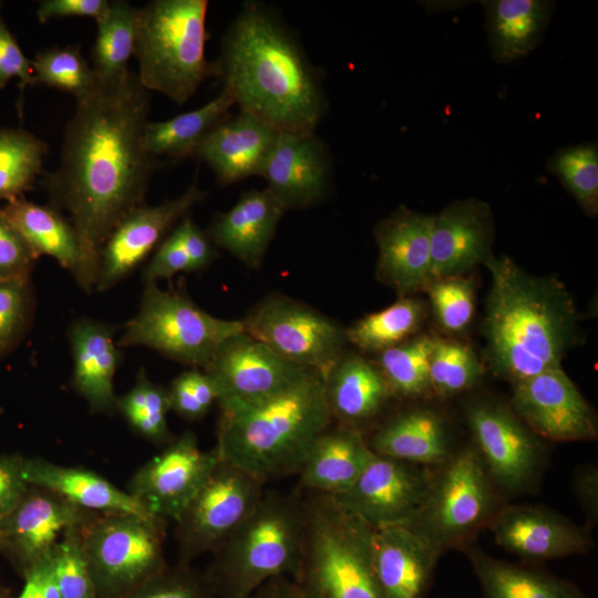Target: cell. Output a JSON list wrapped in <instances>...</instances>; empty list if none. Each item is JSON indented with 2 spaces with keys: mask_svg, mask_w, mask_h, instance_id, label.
Instances as JSON below:
<instances>
[{
  "mask_svg": "<svg viewBox=\"0 0 598 598\" xmlns=\"http://www.w3.org/2000/svg\"><path fill=\"white\" fill-rule=\"evenodd\" d=\"M55 171L45 178L52 207L64 210L80 244L74 272L86 292L95 290L100 251L116 225L143 205L161 162L148 155L142 135L151 95L137 74L114 86L97 84L75 99Z\"/></svg>",
  "mask_w": 598,
  "mask_h": 598,
  "instance_id": "obj_1",
  "label": "cell"
},
{
  "mask_svg": "<svg viewBox=\"0 0 598 598\" xmlns=\"http://www.w3.org/2000/svg\"><path fill=\"white\" fill-rule=\"evenodd\" d=\"M215 61L223 89L239 111L278 132L316 133L328 111L321 78L271 8L246 1Z\"/></svg>",
  "mask_w": 598,
  "mask_h": 598,
  "instance_id": "obj_2",
  "label": "cell"
},
{
  "mask_svg": "<svg viewBox=\"0 0 598 598\" xmlns=\"http://www.w3.org/2000/svg\"><path fill=\"white\" fill-rule=\"evenodd\" d=\"M484 264L492 277L484 334L495 373L517 383L560 368L577 320L566 287L554 278L532 276L505 256L491 255Z\"/></svg>",
  "mask_w": 598,
  "mask_h": 598,
  "instance_id": "obj_3",
  "label": "cell"
},
{
  "mask_svg": "<svg viewBox=\"0 0 598 598\" xmlns=\"http://www.w3.org/2000/svg\"><path fill=\"white\" fill-rule=\"evenodd\" d=\"M217 443L223 461L262 484L298 475L315 441L333 423L323 378L316 371L259 401L217 402Z\"/></svg>",
  "mask_w": 598,
  "mask_h": 598,
  "instance_id": "obj_4",
  "label": "cell"
},
{
  "mask_svg": "<svg viewBox=\"0 0 598 598\" xmlns=\"http://www.w3.org/2000/svg\"><path fill=\"white\" fill-rule=\"evenodd\" d=\"M305 526L303 493L264 492L252 513L213 553L204 573L217 598H250L271 578L298 571Z\"/></svg>",
  "mask_w": 598,
  "mask_h": 598,
  "instance_id": "obj_5",
  "label": "cell"
},
{
  "mask_svg": "<svg viewBox=\"0 0 598 598\" xmlns=\"http://www.w3.org/2000/svg\"><path fill=\"white\" fill-rule=\"evenodd\" d=\"M302 491V489H301ZM298 571L305 598H384L372 560L373 529L332 496L305 492Z\"/></svg>",
  "mask_w": 598,
  "mask_h": 598,
  "instance_id": "obj_6",
  "label": "cell"
},
{
  "mask_svg": "<svg viewBox=\"0 0 598 598\" xmlns=\"http://www.w3.org/2000/svg\"><path fill=\"white\" fill-rule=\"evenodd\" d=\"M207 8V0H154L138 9L134 55L148 92L182 105L218 78L216 61L205 56Z\"/></svg>",
  "mask_w": 598,
  "mask_h": 598,
  "instance_id": "obj_7",
  "label": "cell"
},
{
  "mask_svg": "<svg viewBox=\"0 0 598 598\" xmlns=\"http://www.w3.org/2000/svg\"><path fill=\"white\" fill-rule=\"evenodd\" d=\"M245 331L241 320L214 317L183 291L145 283L137 313L125 324L118 347H145L206 370L223 343Z\"/></svg>",
  "mask_w": 598,
  "mask_h": 598,
  "instance_id": "obj_8",
  "label": "cell"
},
{
  "mask_svg": "<svg viewBox=\"0 0 598 598\" xmlns=\"http://www.w3.org/2000/svg\"><path fill=\"white\" fill-rule=\"evenodd\" d=\"M166 520L95 514L81 527L97 598H121L164 570Z\"/></svg>",
  "mask_w": 598,
  "mask_h": 598,
  "instance_id": "obj_9",
  "label": "cell"
},
{
  "mask_svg": "<svg viewBox=\"0 0 598 598\" xmlns=\"http://www.w3.org/2000/svg\"><path fill=\"white\" fill-rule=\"evenodd\" d=\"M264 492L261 482L219 458L175 520L177 564L213 554L252 513Z\"/></svg>",
  "mask_w": 598,
  "mask_h": 598,
  "instance_id": "obj_10",
  "label": "cell"
},
{
  "mask_svg": "<svg viewBox=\"0 0 598 598\" xmlns=\"http://www.w3.org/2000/svg\"><path fill=\"white\" fill-rule=\"evenodd\" d=\"M244 330L283 359L323 379L344 353L346 329L295 299L272 293L241 320Z\"/></svg>",
  "mask_w": 598,
  "mask_h": 598,
  "instance_id": "obj_11",
  "label": "cell"
},
{
  "mask_svg": "<svg viewBox=\"0 0 598 598\" xmlns=\"http://www.w3.org/2000/svg\"><path fill=\"white\" fill-rule=\"evenodd\" d=\"M493 494L484 463L474 450L456 455L430 485L411 525L440 551L467 536L489 518Z\"/></svg>",
  "mask_w": 598,
  "mask_h": 598,
  "instance_id": "obj_12",
  "label": "cell"
},
{
  "mask_svg": "<svg viewBox=\"0 0 598 598\" xmlns=\"http://www.w3.org/2000/svg\"><path fill=\"white\" fill-rule=\"evenodd\" d=\"M218 460L215 448L203 451L194 433L184 432L133 474L126 492L151 515L175 522Z\"/></svg>",
  "mask_w": 598,
  "mask_h": 598,
  "instance_id": "obj_13",
  "label": "cell"
},
{
  "mask_svg": "<svg viewBox=\"0 0 598 598\" xmlns=\"http://www.w3.org/2000/svg\"><path fill=\"white\" fill-rule=\"evenodd\" d=\"M429 489L411 463L373 454L354 484L332 497L370 528L381 529L411 525Z\"/></svg>",
  "mask_w": 598,
  "mask_h": 598,
  "instance_id": "obj_14",
  "label": "cell"
},
{
  "mask_svg": "<svg viewBox=\"0 0 598 598\" xmlns=\"http://www.w3.org/2000/svg\"><path fill=\"white\" fill-rule=\"evenodd\" d=\"M95 514L54 492L29 485L18 505L0 520V553L23 577L47 558L62 534Z\"/></svg>",
  "mask_w": 598,
  "mask_h": 598,
  "instance_id": "obj_15",
  "label": "cell"
},
{
  "mask_svg": "<svg viewBox=\"0 0 598 598\" xmlns=\"http://www.w3.org/2000/svg\"><path fill=\"white\" fill-rule=\"evenodd\" d=\"M206 196L207 192L194 182L173 199L154 206L143 204L128 213L100 251L95 290L105 291L127 277Z\"/></svg>",
  "mask_w": 598,
  "mask_h": 598,
  "instance_id": "obj_16",
  "label": "cell"
},
{
  "mask_svg": "<svg viewBox=\"0 0 598 598\" xmlns=\"http://www.w3.org/2000/svg\"><path fill=\"white\" fill-rule=\"evenodd\" d=\"M203 371L215 381L218 401L252 402L286 390L313 370L283 359L243 331L227 339Z\"/></svg>",
  "mask_w": 598,
  "mask_h": 598,
  "instance_id": "obj_17",
  "label": "cell"
},
{
  "mask_svg": "<svg viewBox=\"0 0 598 598\" xmlns=\"http://www.w3.org/2000/svg\"><path fill=\"white\" fill-rule=\"evenodd\" d=\"M512 402L527 425L546 439L584 441L597 434L592 410L561 368L514 383Z\"/></svg>",
  "mask_w": 598,
  "mask_h": 598,
  "instance_id": "obj_18",
  "label": "cell"
},
{
  "mask_svg": "<svg viewBox=\"0 0 598 598\" xmlns=\"http://www.w3.org/2000/svg\"><path fill=\"white\" fill-rule=\"evenodd\" d=\"M331 157L316 133L279 132L259 176L288 209H307L322 202L330 187Z\"/></svg>",
  "mask_w": 598,
  "mask_h": 598,
  "instance_id": "obj_19",
  "label": "cell"
},
{
  "mask_svg": "<svg viewBox=\"0 0 598 598\" xmlns=\"http://www.w3.org/2000/svg\"><path fill=\"white\" fill-rule=\"evenodd\" d=\"M493 236L487 203L468 198L450 204L433 219L429 282L462 276L485 262L492 255Z\"/></svg>",
  "mask_w": 598,
  "mask_h": 598,
  "instance_id": "obj_20",
  "label": "cell"
},
{
  "mask_svg": "<svg viewBox=\"0 0 598 598\" xmlns=\"http://www.w3.org/2000/svg\"><path fill=\"white\" fill-rule=\"evenodd\" d=\"M433 219L434 216L400 206L374 228L378 278L400 297L429 282Z\"/></svg>",
  "mask_w": 598,
  "mask_h": 598,
  "instance_id": "obj_21",
  "label": "cell"
},
{
  "mask_svg": "<svg viewBox=\"0 0 598 598\" xmlns=\"http://www.w3.org/2000/svg\"><path fill=\"white\" fill-rule=\"evenodd\" d=\"M467 419L481 458L493 477L509 489L522 487L537 461L534 435L508 410L496 404L472 405Z\"/></svg>",
  "mask_w": 598,
  "mask_h": 598,
  "instance_id": "obj_22",
  "label": "cell"
},
{
  "mask_svg": "<svg viewBox=\"0 0 598 598\" xmlns=\"http://www.w3.org/2000/svg\"><path fill=\"white\" fill-rule=\"evenodd\" d=\"M278 131L258 117L239 111L214 127L194 152L221 186L260 175Z\"/></svg>",
  "mask_w": 598,
  "mask_h": 598,
  "instance_id": "obj_23",
  "label": "cell"
},
{
  "mask_svg": "<svg viewBox=\"0 0 598 598\" xmlns=\"http://www.w3.org/2000/svg\"><path fill=\"white\" fill-rule=\"evenodd\" d=\"M491 529L499 546L530 560L582 554L589 547L581 528L538 507L503 508L491 519Z\"/></svg>",
  "mask_w": 598,
  "mask_h": 598,
  "instance_id": "obj_24",
  "label": "cell"
},
{
  "mask_svg": "<svg viewBox=\"0 0 598 598\" xmlns=\"http://www.w3.org/2000/svg\"><path fill=\"white\" fill-rule=\"evenodd\" d=\"M439 554L412 526L373 529L372 560L384 598H423Z\"/></svg>",
  "mask_w": 598,
  "mask_h": 598,
  "instance_id": "obj_25",
  "label": "cell"
},
{
  "mask_svg": "<svg viewBox=\"0 0 598 598\" xmlns=\"http://www.w3.org/2000/svg\"><path fill=\"white\" fill-rule=\"evenodd\" d=\"M285 212L267 187L250 189L231 208L216 214L206 234L213 245L247 267L258 268Z\"/></svg>",
  "mask_w": 598,
  "mask_h": 598,
  "instance_id": "obj_26",
  "label": "cell"
},
{
  "mask_svg": "<svg viewBox=\"0 0 598 598\" xmlns=\"http://www.w3.org/2000/svg\"><path fill=\"white\" fill-rule=\"evenodd\" d=\"M73 386L92 413L116 411L114 377L121 351L111 326L91 319L75 321L69 331Z\"/></svg>",
  "mask_w": 598,
  "mask_h": 598,
  "instance_id": "obj_27",
  "label": "cell"
},
{
  "mask_svg": "<svg viewBox=\"0 0 598 598\" xmlns=\"http://www.w3.org/2000/svg\"><path fill=\"white\" fill-rule=\"evenodd\" d=\"M333 423L315 441L298 473L305 492L329 496L346 492L374 454L360 431Z\"/></svg>",
  "mask_w": 598,
  "mask_h": 598,
  "instance_id": "obj_28",
  "label": "cell"
},
{
  "mask_svg": "<svg viewBox=\"0 0 598 598\" xmlns=\"http://www.w3.org/2000/svg\"><path fill=\"white\" fill-rule=\"evenodd\" d=\"M23 475L29 485L54 492L92 513L155 517L126 491L85 467L60 465L42 457H24Z\"/></svg>",
  "mask_w": 598,
  "mask_h": 598,
  "instance_id": "obj_29",
  "label": "cell"
},
{
  "mask_svg": "<svg viewBox=\"0 0 598 598\" xmlns=\"http://www.w3.org/2000/svg\"><path fill=\"white\" fill-rule=\"evenodd\" d=\"M323 383L333 422L358 431L378 415L392 395L379 368L353 353H343Z\"/></svg>",
  "mask_w": 598,
  "mask_h": 598,
  "instance_id": "obj_30",
  "label": "cell"
},
{
  "mask_svg": "<svg viewBox=\"0 0 598 598\" xmlns=\"http://www.w3.org/2000/svg\"><path fill=\"white\" fill-rule=\"evenodd\" d=\"M492 58L511 63L526 56L542 41L555 2L547 0L483 1Z\"/></svg>",
  "mask_w": 598,
  "mask_h": 598,
  "instance_id": "obj_31",
  "label": "cell"
},
{
  "mask_svg": "<svg viewBox=\"0 0 598 598\" xmlns=\"http://www.w3.org/2000/svg\"><path fill=\"white\" fill-rule=\"evenodd\" d=\"M368 444L374 454L406 463H435L447 453L444 424L427 410L396 415L382 425Z\"/></svg>",
  "mask_w": 598,
  "mask_h": 598,
  "instance_id": "obj_32",
  "label": "cell"
},
{
  "mask_svg": "<svg viewBox=\"0 0 598 598\" xmlns=\"http://www.w3.org/2000/svg\"><path fill=\"white\" fill-rule=\"evenodd\" d=\"M2 210L38 258L50 256L74 275L80 262V244L73 226L61 212L23 197L8 202Z\"/></svg>",
  "mask_w": 598,
  "mask_h": 598,
  "instance_id": "obj_33",
  "label": "cell"
},
{
  "mask_svg": "<svg viewBox=\"0 0 598 598\" xmlns=\"http://www.w3.org/2000/svg\"><path fill=\"white\" fill-rule=\"evenodd\" d=\"M234 105L233 96L223 89L214 100L199 109L165 121H148L142 135L143 148L155 158L183 159L193 156L200 142L229 115Z\"/></svg>",
  "mask_w": 598,
  "mask_h": 598,
  "instance_id": "obj_34",
  "label": "cell"
},
{
  "mask_svg": "<svg viewBox=\"0 0 598 598\" xmlns=\"http://www.w3.org/2000/svg\"><path fill=\"white\" fill-rule=\"evenodd\" d=\"M471 559L485 598H586L565 580L481 553L472 554Z\"/></svg>",
  "mask_w": 598,
  "mask_h": 598,
  "instance_id": "obj_35",
  "label": "cell"
},
{
  "mask_svg": "<svg viewBox=\"0 0 598 598\" xmlns=\"http://www.w3.org/2000/svg\"><path fill=\"white\" fill-rule=\"evenodd\" d=\"M138 9L127 1L110 2L106 14L96 21L97 34L92 49V69L102 86H114L130 72L134 54Z\"/></svg>",
  "mask_w": 598,
  "mask_h": 598,
  "instance_id": "obj_36",
  "label": "cell"
},
{
  "mask_svg": "<svg viewBox=\"0 0 598 598\" xmlns=\"http://www.w3.org/2000/svg\"><path fill=\"white\" fill-rule=\"evenodd\" d=\"M423 316L420 300L400 297L385 309L370 313L346 329L347 340L365 352L381 353L413 334Z\"/></svg>",
  "mask_w": 598,
  "mask_h": 598,
  "instance_id": "obj_37",
  "label": "cell"
},
{
  "mask_svg": "<svg viewBox=\"0 0 598 598\" xmlns=\"http://www.w3.org/2000/svg\"><path fill=\"white\" fill-rule=\"evenodd\" d=\"M47 144L22 128H0V200L21 198L42 172Z\"/></svg>",
  "mask_w": 598,
  "mask_h": 598,
  "instance_id": "obj_38",
  "label": "cell"
},
{
  "mask_svg": "<svg viewBox=\"0 0 598 598\" xmlns=\"http://www.w3.org/2000/svg\"><path fill=\"white\" fill-rule=\"evenodd\" d=\"M116 411L133 431L155 445L164 446L174 439L167 422L171 411L167 389L151 381L144 370L137 374L135 384L117 398Z\"/></svg>",
  "mask_w": 598,
  "mask_h": 598,
  "instance_id": "obj_39",
  "label": "cell"
},
{
  "mask_svg": "<svg viewBox=\"0 0 598 598\" xmlns=\"http://www.w3.org/2000/svg\"><path fill=\"white\" fill-rule=\"evenodd\" d=\"M436 338L420 336L380 353L378 368L392 395L413 398L430 389L429 365Z\"/></svg>",
  "mask_w": 598,
  "mask_h": 598,
  "instance_id": "obj_40",
  "label": "cell"
},
{
  "mask_svg": "<svg viewBox=\"0 0 598 598\" xmlns=\"http://www.w3.org/2000/svg\"><path fill=\"white\" fill-rule=\"evenodd\" d=\"M548 171L574 196L584 212H598V146L582 143L558 150L547 162Z\"/></svg>",
  "mask_w": 598,
  "mask_h": 598,
  "instance_id": "obj_41",
  "label": "cell"
},
{
  "mask_svg": "<svg viewBox=\"0 0 598 598\" xmlns=\"http://www.w3.org/2000/svg\"><path fill=\"white\" fill-rule=\"evenodd\" d=\"M32 69L33 84L60 90L75 99L99 84L92 65L75 47H54L40 51L32 60Z\"/></svg>",
  "mask_w": 598,
  "mask_h": 598,
  "instance_id": "obj_42",
  "label": "cell"
},
{
  "mask_svg": "<svg viewBox=\"0 0 598 598\" xmlns=\"http://www.w3.org/2000/svg\"><path fill=\"white\" fill-rule=\"evenodd\" d=\"M483 368L471 348L455 341L436 339L429 365L430 388L437 394L452 395L472 388Z\"/></svg>",
  "mask_w": 598,
  "mask_h": 598,
  "instance_id": "obj_43",
  "label": "cell"
},
{
  "mask_svg": "<svg viewBox=\"0 0 598 598\" xmlns=\"http://www.w3.org/2000/svg\"><path fill=\"white\" fill-rule=\"evenodd\" d=\"M82 526L65 530L49 556L53 577L62 598H97L83 548Z\"/></svg>",
  "mask_w": 598,
  "mask_h": 598,
  "instance_id": "obj_44",
  "label": "cell"
},
{
  "mask_svg": "<svg viewBox=\"0 0 598 598\" xmlns=\"http://www.w3.org/2000/svg\"><path fill=\"white\" fill-rule=\"evenodd\" d=\"M424 288L429 292L434 315L448 332L464 330L474 311L472 281L462 276L430 281Z\"/></svg>",
  "mask_w": 598,
  "mask_h": 598,
  "instance_id": "obj_45",
  "label": "cell"
},
{
  "mask_svg": "<svg viewBox=\"0 0 598 598\" xmlns=\"http://www.w3.org/2000/svg\"><path fill=\"white\" fill-rule=\"evenodd\" d=\"M121 598H217L205 574L189 565L167 566Z\"/></svg>",
  "mask_w": 598,
  "mask_h": 598,
  "instance_id": "obj_46",
  "label": "cell"
},
{
  "mask_svg": "<svg viewBox=\"0 0 598 598\" xmlns=\"http://www.w3.org/2000/svg\"><path fill=\"white\" fill-rule=\"evenodd\" d=\"M30 275L0 280V354L20 340L31 313Z\"/></svg>",
  "mask_w": 598,
  "mask_h": 598,
  "instance_id": "obj_47",
  "label": "cell"
},
{
  "mask_svg": "<svg viewBox=\"0 0 598 598\" xmlns=\"http://www.w3.org/2000/svg\"><path fill=\"white\" fill-rule=\"evenodd\" d=\"M167 392L171 411L187 420L202 419L219 399L213 378L193 368L177 375Z\"/></svg>",
  "mask_w": 598,
  "mask_h": 598,
  "instance_id": "obj_48",
  "label": "cell"
},
{
  "mask_svg": "<svg viewBox=\"0 0 598 598\" xmlns=\"http://www.w3.org/2000/svg\"><path fill=\"white\" fill-rule=\"evenodd\" d=\"M37 259L0 208V280L30 275Z\"/></svg>",
  "mask_w": 598,
  "mask_h": 598,
  "instance_id": "obj_49",
  "label": "cell"
},
{
  "mask_svg": "<svg viewBox=\"0 0 598 598\" xmlns=\"http://www.w3.org/2000/svg\"><path fill=\"white\" fill-rule=\"evenodd\" d=\"M190 261L173 230L156 248L143 272L145 283L171 279L179 272H192Z\"/></svg>",
  "mask_w": 598,
  "mask_h": 598,
  "instance_id": "obj_50",
  "label": "cell"
},
{
  "mask_svg": "<svg viewBox=\"0 0 598 598\" xmlns=\"http://www.w3.org/2000/svg\"><path fill=\"white\" fill-rule=\"evenodd\" d=\"M12 78L20 81V90L33 84L32 61L21 51L16 38L0 19V89H3Z\"/></svg>",
  "mask_w": 598,
  "mask_h": 598,
  "instance_id": "obj_51",
  "label": "cell"
},
{
  "mask_svg": "<svg viewBox=\"0 0 598 598\" xmlns=\"http://www.w3.org/2000/svg\"><path fill=\"white\" fill-rule=\"evenodd\" d=\"M23 463L24 456L19 453L0 454V520L18 505L29 487Z\"/></svg>",
  "mask_w": 598,
  "mask_h": 598,
  "instance_id": "obj_52",
  "label": "cell"
},
{
  "mask_svg": "<svg viewBox=\"0 0 598 598\" xmlns=\"http://www.w3.org/2000/svg\"><path fill=\"white\" fill-rule=\"evenodd\" d=\"M193 268L198 271L206 268L215 258L214 245L189 215L183 217L174 228Z\"/></svg>",
  "mask_w": 598,
  "mask_h": 598,
  "instance_id": "obj_53",
  "label": "cell"
},
{
  "mask_svg": "<svg viewBox=\"0 0 598 598\" xmlns=\"http://www.w3.org/2000/svg\"><path fill=\"white\" fill-rule=\"evenodd\" d=\"M109 8L107 0H43L38 4L37 17L41 23L69 17H86L99 21Z\"/></svg>",
  "mask_w": 598,
  "mask_h": 598,
  "instance_id": "obj_54",
  "label": "cell"
},
{
  "mask_svg": "<svg viewBox=\"0 0 598 598\" xmlns=\"http://www.w3.org/2000/svg\"><path fill=\"white\" fill-rule=\"evenodd\" d=\"M49 556L23 576L24 586L17 598H62L53 577Z\"/></svg>",
  "mask_w": 598,
  "mask_h": 598,
  "instance_id": "obj_55",
  "label": "cell"
},
{
  "mask_svg": "<svg viewBox=\"0 0 598 598\" xmlns=\"http://www.w3.org/2000/svg\"><path fill=\"white\" fill-rule=\"evenodd\" d=\"M250 598H305L295 584L287 576L269 579L260 586Z\"/></svg>",
  "mask_w": 598,
  "mask_h": 598,
  "instance_id": "obj_56",
  "label": "cell"
},
{
  "mask_svg": "<svg viewBox=\"0 0 598 598\" xmlns=\"http://www.w3.org/2000/svg\"><path fill=\"white\" fill-rule=\"evenodd\" d=\"M0 598H11V597L8 592H6L4 590L0 588Z\"/></svg>",
  "mask_w": 598,
  "mask_h": 598,
  "instance_id": "obj_57",
  "label": "cell"
},
{
  "mask_svg": "<svg viewBox=\"0 0 598 598\" xmlns=\"http://www.w3.org/2000/svg\"><path fill=\"white\" fill-rule=\"evenodd\" d=\"M0 7H1V2H0ZM1 18H2V17H1V14H0V19H1Z\"/></svg>",
  "mask_w": 598,
  "mask_h": 598,
  "instance_id": "obj_58",
  "label": "cell"
}]
</instances>
